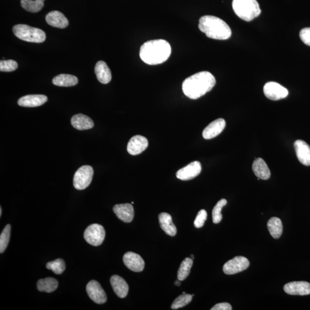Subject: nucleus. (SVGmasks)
<instances>
[{
	"instance_id": "obj_1",
	"label": "nucleus",
	"mask_w": 310,
	"mask_h": 310,
	"mask_svg": "<svg viewBox=\"0 0 310 310\" xmlns=\"http://www.w3.org/2000/svg\"><path fill=\"white\" fill-rule=\"evenodd\" d=\"M216 84L215 78L208 72H201L187 78L182 84L186 96L197 100L211 91Z\"/></svg>"
},
{
	"instance_id": "obj_2",
	"label": "nucleus",
	"mask_w": 310,
	"mask_h": 310,
	"mask_svg": "<svg viewBox=\"0 0 310 310\" xmlns=\"http://www.w3.org/2000/svg\"><path fill=\"white\" fill-rule=\"evenodd\" d=\"M171 53L170 44L167 41L158 39L148 41L140 48V57L149 65L162 64L169 58Z\"/></svg>"
},
{
	"instance_id": "obj_3",
	"label": "nucleus",
	"mask_w": 310,
	"mask_h": 310,
	"mask_svg": "<svg viewBox=\"0 0 310 310\" xmlns=\"http://www.w3.org/2000/svg\"><path fill=\"white\" fill-rule=\"evenodd\" d=\"M200 31L209 38L227 40L231 35V29L226 22L217 17L207 15L202 17L199 25Z\"/></svg>"
},
{
	"instance_id": "obj_4",
	"label": "nucleus",
	"mask_w": 310,
	"mask_h": 310,
	"mask_svg": "<svg viewBox=\"0 0 310 310\" xmlns=\"http://www.w3.org/2000/svg\"><path fill=\"white\" fill-rule=\"evenodd\" d=\"M232 6L237 16L246 21L255 19L261 12L256 0H233Z\"/></svg>"
},
{
	"instance_id": "obj_5",
	"label": "nucleus",
	"mask_w": 310,
	"mask_h": 310,
	"mask_svg": "<svg viewBox=\"0 0 310 310\" xmlns=\"http://www.w3.org/2000/svg\"><path fill=\"white\" fill-rule=\"evenodd\" d=\"M13 32L18 39L28 42L41 43L46 39V33L43 30L25 24L14 25Z\"/></svg>"
},
{
	"instance_id": "obj_6",
	"label": "nucleus",
	"mask_w": 310,
	"mask_h": 310,
	"mask_svg": "<svg viewBox=\"0 0 310 310\" xmlns=\"http://www.w3.org/2000/svg\"><path fill=\"white\" fill-rule=\"evenodd\" d=\"M94 175L92 167L84 166L80 168L75 173L73 185L74 188L78 190L87 189L91 185Z\"/></svg>"
},
{
	"instance_id": "obj_7",
	"label": "nucleus",
	"mask_w": 310,
	"mask_h": 310,
	"mask_svg": "<svg viewBox=\"0 0 310 310\" xmlns=\"http://www.w3.org/2000/svg\"><path fill=\"white\" fill-rule=\"evenodd\" d=\"M105 237V230L103 227L99 224H92L89 226L84 232L85 240L89 244L98 246L103 244Z\"/></svg>"
},
{
	"instance_id": "obj_8",
	"label": "nucleus",
	"mask_w": 310,
	"mask_h": 310,
	"mask_svg": "<svg viewBox=\"0 0 310 310\" xmlns=\"http://www.w3.org/2000/svg\"><path fill=\"white\" fill-rule=\"evenodd\" d=\"M249 261L243 256H236L224 264L223 271L226 275H234L245 271L249 266Z\"/></svg>"
},
{
	"instance_id": "obj_9",
	"label": "nucleus",
	"mask_w": 310,
	"mask_h": 310,
	"mask_svg": "<svg viewBox=\"0 0 310 310\" xmlns=\"http://www.w3.org/2000/svg\"><path fill=\"white\" fill-rule=\"evenodd\" d=\"M264 93L268 99L278 101L286 98L289 91L285 87L275 82H269L264 85Z\"/></svg>"
},
{
	"instance_id": "obj_10",
	"label": "nucleus",
	"mask_w": 310,
	"mask_h": 310,
	"mask_svg": "<svg viewBox=\"0 0 310 310\" xmlns=\"http://www.w3.org/2000/svg\"><path fill=\"white\" fill-rule=\"evenodd\" d=\"M87 291L89 298L97 304H103L107 301L105 292L100 283L96 281H92L88 284Z\"/></svg>"
},
{
	"instance_id": "obj_11",
	"label": "nucleus",
	"mask_w": 310,
	"mask_h": 310,
	"mask_svg": "<svg viewBox=\"0 0 310 310\" xmlns=\"http://www.w3.org/2000/svg\"><path fill=\"white\" fill-rule=\"evenodd\" d=\"M202 166L200 162L195 161L182 168L177 173V177L182 181H189L195 178L201 173Z\"/></svg>"
},
{
	"instance_id": "obj_12",
	"label": "nucleus",
	"mask_w": 310,
	"mask_h": 310,
	"mask_svg": "<svg viewBox=\"0 0 310 310\" xmlns=\"http://www.w3.org/2000/svg\"><path fill=\"white\" fill-rule=\"evenodd\" d=\"M284 290L291 296H308L310 294V283L307 282H293L286 284Z\"/></svg>"
},
{
	"instance_id": "obj_13",
	"label": "nucleus",
	"mask_w": 310,
	"mask_h": 310,
	"mask_svg": "<svg viewBox=\"0 0 310 310\" xmlns=\"http://www.w3.org/2000/svg\"><path fill=\"white\" fill-rule=\"evenodd\" d=\"M125 266L133 272L143 271L145 267L144 261L142 257L135 253L127 252L123 257Z\"/></svg>"
},
{
	"instance_id": "obj_14",
	"label": "nucleus",
	"mask_w": 310,
	"mask_h": 310,
	"mask_svg": "<svg viewBox=\"0 0 310 310\" xmlns=\"http://www.w3.org/2000/svg\"><path fill=\"white\" fill-rule=\"evenodd\" d=\"M148 146L147 138L140 135L134 136L130 139L127 151L131 155H137L144 152Z\"/></svg>"
},
{
	"instance_id": "obj_15",
	"label": "nucleus",
	"mask_w": 310,
	"mask_h": 310,
	"mask_svg": "<svg viewBox=\"0 0 310 310\" xmlns=\"http://www.w3.org/2000/svg\"><path fill=\"white\" fill-rule=\"evenodd\" d=\"M226 126L225 119L218 118L212 121L204 130L203 136L205 139L209 140L219 135Z\"/></svg>"
},
{
	"instance_id": "obj_16",
	"label": "nucleus",
	"mask_w": 310,
	"mask_h": 310,
	"mask_svg": "<svg viewBox=\"0 0 310 310\" xmlns=\"http://www.w3.org/2000/svg\"><path fill=\"white\" fill-rule=\"evenodd\" d=\"M297 158L302 164L310 166V147L305 141L298 140L294 143Z\"/></svg>"
},
{
	"instance_id": "obj_17",
	"label": "nucleus",
	"mask_w": 310,
	"mask_h": 310,
	"mask_svg": "<svg viewBox=\"0 0 310 310\" xmlns=\"http://www.w3.org/2000/svg\"><path fill=\"white\" fill-rule=\"evenodd\" d=\"M113 211L117 217L123 222L129 223L134 218V208L131 204H119L115 205Z\"/></svg>"
},
{
	"instance_id": "obj_18",
	"label": "nucleus",
	"mask_w": 310,
	"mask_h": 310,
	"mask_svg": "<svg viewBox=\"0 0 310 310\" xmlns=\"http://www.w3.org/2000/svg\"><path fill=\"white\" fill-rule=\"evenodd\" d=\"M47 97L44 95H28L18 100V105L26 107H34L42 105L47 102Z\"/></svg>"
},
{
	"instance_id": "obj_19",
	"label": "nucleus",
	"mask_w": 310,
	"mask_h": 310,
	"mask_svg": "<svg viewBox=\"0 0 310 310\" xmlns=\"http://www.w3.org/2000/svg\"><path fill=\"white\" fill-rule=\"evenodd\" d=\"M46 20L48 24L52 27L58 28H65L69 25V21L59 11H52L46 16Z\"/></svg>"
},
{
	"instance_id": "obj_20",
	"label": "nucleus",
	"mask_w": 310,
	"mask_h": 310,
	"mask_svg": "<svg viewBox=\"0 0 310 310\" xmlns=\"http://www.w3.org/2000/svg\"><path fill=\"white\" fill-rule=\"evenodd\" d=\"M110 283L114 293L117 297L124 298L128 295L129 287L125 280L118 275L112 276Z\"/></svg>"
},
{
	"instance_id": "obj_21",
	"label": "nucleus",
	"mask_w": 310,
	"mask_h": 310,
	"mask_svg": "<svg viewBox=\"0 0 310 310\" xmlns=\"http://www.w3.org/2000/svg\"><path fill=\"white\" fill-rule=\"evenodd\" d=\"M71 122L74 128L80 130L92 129L95 126L94 122L91 118L82 114L74 115Z\"/></svg>"
},
{
	"instance_id": "obj_22",
	"label": "nucleus",
	"mask_w": 310,
	"mask_h": 310,
	"mask_svg": "<svg viewBox=\"0 0 310 310\" xmlns=\"http://www.w3.org/2000/svg\"><path fill=\"white\" fill-rule=\"evenodd\" d=\"M95 73L97 80L103 84H109L111 80V73L109 67L103 61L97 63L95 67Z\"/></svg>"
},
{
	"instance_id": "obj_23",
	"label": "nucleus",
	"mask_w": 310,
	"mask_h": 310,
	"mask_svg": "<svg viewBox=\"0 0 310 310\" xmlns=\"http://www.w3.org/2000/svg\"><path fill=\"white\" fill-rule=\"evenodd\" d=\"M160 227L167 234L170 236H175L177 232L176 226H175L172 216L167 212H162L159 215Z\"/></svg>"
},
{
	"instance_id": "obj_24",
	"label": "nucleus",
	"mask_w": 310,
	"mask_h": 310,
	"mask_svg": "<svg viewBox=\"0 0 310 310\" xmlns=\"http://www.w3.org/2000/svg\"><path fill=\"white\" fill-rule=\"evenodd\" d=\"M252 170L256 176L262 180H267L271 177L270 170L263 159L257 158L253 162Z\"/></svg>"
},
{
	"instance_id": "obj_25",
	"label": "nucleus",
	"mask_w": 310,
	"mask_h": 310,
	"mask_svg": "<svg viewBox=\"0 0 310 310\" xmlns=\"http://www.w3.org/2000/svg\"><path fill=\"white\" fill-rule=\"evenodd\" d=\"M52 83L58 87H71L77 85L78 80L77 77L72 75L60 74L52 80Z\"/></svg>"
},
{
	"instance_id": "obj_26",
	"label": "nucleus",
	"mask_w": 310,
	"mask_h": 310,
	"mask_svg": "<svg viewBox=\"0 0 310 310\" xmlns=\"http://www.w3.org/2000/svg\"><path fill=\"white\" fill-rule=\"evenodd\" d=\"M58 287V281L52 278L40 279L37 283V290L40 292L51 293L57 290Z\"/></svg>"
},
{
	"instance_id": "obj_27",
	"label": "nucleus",
	"mask_w": 310,
	"mask_h": 310,
	"mask_svg": "<svg viewBox=\"0 0 310 310\" xmlns=\"http://www.w3.org/2000/svg\"><path fill=\"white\" fill-rule=\"evenodd\" d=\"M268 229L272 237L278 239L281 237L283 233V224L278 217H272L267 223Z\"/></svg>"
},
{
	"instance_id": "obj_28",
	"label": "nucleus",
	"mask_w": 310,
	"mask_h": 310,
	"mask_svg": "<svg viewBox=\"0 0 310 310\" xmlns=\"http://www.w3.org/2000/svg\"><path fill=\"white\" fill-rule=\"evenodd\" d=\"M44 2V0H21V5L28 12L36 13L42 10Z\"/></svg>"
},
{
	"instance_id": "obj_29",
	"label": "nucleus",
	"mask_w": 310,
	"mask_h": 310,
	"mask_svg": "<svg viewBox=\"0 0 310 310\" xmlns=\"http://www.w3.org/2000/svg\"><path fill=\"white\" fill-rule=\"evenodd\" d=\"M193 264V260L192 258H189V257H187V258L182 261L178 272V279H179V281H184V280L188 277L190 273V271H191Z\"/></svg>"
},
{
	"instance_id": "obj_30",
	"label": "nucleus",
	"mask_w": 310,
	"mask_h": 310,
	"mask_svg": "<svg viewBox=\"0 0 310 310\" xmlns=\"http://www.w3.org/2000/svg\"><path fill=\"white\" fill-rule=\"evenodd\" d=\"M226 204L227 201L225 199H222L218 202L213 209H212V218L213 223L217 224L221 221L222 219V215L221 214L222 208Z\"/></svg>"
},
{
	"instance_id": "obj_31",
	"label": "nucleus",
	"mask_w": 310,
	"mask_h": 310,
	"mask_svg": "<svg viewBox=\"0 0 310 310\" xmlns=\"http://www.w3.org/2000/svg\"><path fill=\"white\" fill-rule=\"evenodd\" d=\"M46 267L48 270L53 271L55 274L61 275L65 270L66 264L64 260L58 259L48 263Z\"/></svg>"
},
{
	"instance_id": "obj_32",
	"label": "nucleus",
	"mask_w": 310,
	"mask_h": 310,
	"mask_svg": "<svg viewBox=\"0 0 310 310\" xmlns=\"http://www.w3.org/2000/svg\"><path fill=\"white\" fill-rule=\"evenodd\" d=\"M192 295L183 294L174 301L171 305V309L177 310L185 307L192 302Z\"/></svg>"
},
{
	"instance_id": "obj_33",
	"label": "nucleus",
	"mask_w": 310,
	"mask_h": 310,
	"mask_svg": "<svg viewBox=\"0 0 310 310\" xmlns=\"http://www.w3.org/2000/svg\"><path fill=\"white\" fill-rule=\"evenodd\" d=\"M11 226L7 225L3 229L0 236V253H2L5 251L8 245L10 237Z\"/></svg>"
},
{
	"instance_id": "obj_34",
	"label": "nucleus",
	"mask_w": 310,
	"mask_h": 310,
	"mask_svg": "<svg viewBox=\"0 0 310 310\" xmlns=\"http://www.w3.org/2000/svg\"><path fill=\"white\" fill-rule=\"evenodd\" d=\"M18 64L13 60H6L0 62V71L1 72H11L17 69Z\"/></svg>"
},
{
	"instance_id": "obj_35",
	"label": "nucleus",
	"mask_w": 310,
	"mask_h": 310,
	"mask_svg": "<svg viewBox=\"0 0 310 310\" xmlns=\"http://www.w3.org/2000/svg\"><path fill=\"white\" fill-rule=\"evenodd\" d=\"M207 214L206 210H201L197 215V217L194 221V226L197 228H201L204 225V223L207 219Z\"/></svg>"
},
{
	"instance_id": "obj_36",
	"label": "nucleus",
	"mask_w": 310,
	"mask_h": 310,
	"mask_svg": "<svg viewBox=\"0 0 310 310\" xmlns=\"http://www.w3.org/2000/svg\"><path fill=\"white\" fill-rule=\"evenodd\" d=\"M300 36L302 42L310 46V28L302 29L300 32Z\"/></svg>"
},
{
	"instance_id": "obj_37",
	"label": "nucleus",
	"mask_w": 310,
	"mask_h": 310,
	"mask_svg": "<svg viewBox=\"0 0 310 310\" xmlns=\"http://www.w3.org/2000/svg\"><path fill=\"white\" fill-rule=\"evenodd\" d=\"M211 310H232L231 306L228 303H221L215 305Z\"/></svg>"
},
{
	"instance_id": "obj_38",
	"label": "nucleus",
	"mask_w": 310,
	"mask_h": 310,
	"mask_svg": "<svg viewBox=\"0 0 310 310\" xmlns=\"http://www.w3.org/2000/svg\"><path fill=\"white\" fill-rule=\"evenodd\" d=\"M181 281H179V280L178 279V281H177L176 282H175V285L177 286H181Z\"/></svg>"
},
{
	"instance_id": "obj_39",
	"label": "nucleus",
	"mask_w": 310,
	"mask_h": 310,
	"mask_svg": "<svg viewBox=\"0 0 310 310\" xmlns=\"http://www.w3.org/2000/svg\"><path fill=\"white\" fill-rule=\"evenodd\" d=\"M2 215V208H0V216Z\"/></svg>"
},
{
	"instance_id": "obj_40",
	"label": "nucleus",
	"mask_w": 310,
	"mask_h": 310,
	"mask_svg": "<svg viewBox=\"0 0 310 310\" xmlns=\"http://www.w3.org/2000/svg\"><path fill=\"white\" fill-rule=\"evenodd\" d=\"M191 257H192V259L193 260H194V256L193 255H191Z\"/></svg>"
},
{
	"instance_id": "obj_41",
	"label": "nucleus",
	"mask_w": 310,
	"mask_h": 310,
	"mask_svg": "<svg viewBox=\"0 0 310 310\" xmlns=\"http://www.w3.org/2000/svg\"><path fill=\"white\" fill-rule=\"evenodd\" d=\"M132 205H133V204H134V203H133V202H132Z\"/></svg>"
}]
</instances>
